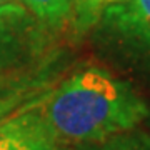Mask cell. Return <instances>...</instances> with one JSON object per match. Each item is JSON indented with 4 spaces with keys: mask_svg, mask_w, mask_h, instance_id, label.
I'll list each match as a JSON object with an SVG mask.
<instances>
[{
    "mask_svg": "<svg viewBox=\"0 0 150 150\" xmlns=\"http://www.w3.org/2000/svg\"><path fill=\"white\" fill-rule=\"evenodd\" d=\"M23 4L43 23L59 27L74 15L75 0H23Z\"/></svg>",
    "mask_w": 150,
    "mask_h": 150,
    "instance_id": "4",
    "label": "cell"
},
{
    "mask_svg": "<svg viewBox=\"0 0 150 150\" xmlns=\"http://www.w3.org/2000/svg\"><path fill=\"white\" fill-rule=\"evenodd\" d=\"M117 0H75L74 15L77 18L79 28H87L93 25L98 17H102L107 7L115 4Z\"/></svg>",
    "mask_w": 150,
    "mask_h": 150,
    "instance_id": "6",
    "label": "cell"
},
{
    "mask_svg": "<svg viewBox=\"0 0 150 150\" xmlns=\"http://www.w3.org/2000/svg\"><path fill=\"white\" fill-rule=\"evenodd\" d=\"M102 20L127 55L150 64V0H117L105 8Z\"/></svg>",
    "mask_w": 150,
    "mask_h": 150,
    "instance_id": "2",
    "label": "cell"
},
{
    "mask_svg": "<svg viewBox=\"0 0 150 150\" xmlns=\"http://www.w3.org/2000/svg\"><path fill=\"white\" fill-rule=\"evenodd\" d=\"M77 150H150V134L132 129L102 142L80 145Z\"/></svg>",
    "mask_w": 150,
    "mask_h": 150,
    "instance_id": "5",
    "label": "cell"
},
{
    "mask_svg": "<svg viewBox=\"0 0 150 150\" xmlns=\"http://www.w3.org/2000/svg\"><path fill=\"white\" fill-rule=\"evenodd\" d=\"M7 0H0V5H2V4H5Z\"/></svg>",
    "mask_w": 150,
    "mask_h": 150,
    "instance_id": "7",
    "label": "cell"
},
{
    "mask_svg": "<svg viewBox=\"0 0 150 150\" xmlns=\"http://www.w3.org/2000/svg\"><path fill=\"white\" fill-rule=\"evenodd\" d=\"M0 150H69V145L55 137L35 108L0 123Z\"/></svg>",
    "mask_w": 150,
    "mask_h": 150,
    "instance_id": "3",
    "label": "cell"
},
{
    "mask_svg": "<svg viewBox=\"0 0 150 150\" xmlns=\"http://www.w3.org/2000/svg\"><path fill=\"white\" fill-rule=\"evenodd\" d=\"M37 112L60 142L80 147L137 129L150 108L129 82L92 67L64 80Z\"/></svg>",
    "mask_w": 150,
    "mask_h": 150,
    "instance_id": "1",
    "label": "cell"
}]
</instances>
